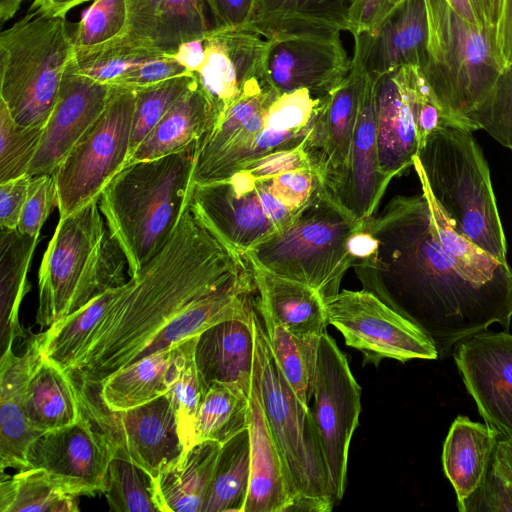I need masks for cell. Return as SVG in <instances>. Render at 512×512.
I'll use <instances>...</instances> for the list:
<instances>
[{"instance_id": "34", "label": "cell", "mask_w": 512, "mask_h": 512, "mask_svg": "<svg viewBox=\"0 0 512 512\" xmlns=\"http://www.w3.org/2000/svg\"><path fill=\"white\" fill-rule=\"evenodd\" d=\"M26 410L32 427L40 435L74 424L81 418L72 380L43 351L27 384Z\"/></svg>"}, {"instance_id": "59", "label": "cell", "mask_w": 512, "mask_h": 512, "mask_svg": "<svg viewBox=\"0 0 512 512\" xmlns=\"http://www.w3.org/2000/svg\"><path fill=\"white\" fill-rule=\"evenodd\" d=\"M492 463L512 483V439H498Z\"/></svg>"}, {"instance_id": "32", "label": "cell", "mask_w": 512, "mask_h": 512, "mask_svg": "<svg viewBox=\"0 0 512 512\" xmlns=\"http://www.w3.org/2000/svg\"><path fill=\"white\" fill-rule=\"evenodd\" d=\"M497 434L486 424L458 416L446 436L442 463L457 496V506L483 484L489 470Z\"/></svg>"}, {"instance_id": "35", "label": "cell", "mask_w": 512, "mask_h": 512, "mask_svg": "<svg viewBox=\"0 0 512 512\" xmlns=\"http://www.w3.org/2000/svg\"><path fill=\"white\" fill-rule=\"evenodd\" d=\"M171 363L172 347L115 371L92 387L111 410L136 408L168 393Z\"/></svg>"}, {"instance_id": "48", "label": "cell", "mask_w": 512, "mask_h": 512, "mask_svg": "<svg viewBox=\"0 0 512 512\" xmlns=\"http://www.w3.org/2000/svg\"><path fill=\"white\" fill-rule=\"evenodd\" d=\"M57 205L58 194L54 174L30 177L17 230L23 235L39 238L44 223Z\"/></svg>"}, {"instance_id": "33", "label": "cell", "mask_w": 512, "mask_h": 512, "mask_svg": "<svg viewBox=\"0 0 512 512\" xmlns=\"http://www.w3.org/2000/svg\"><path fill=\"white\" fill-rule=\"evenodd\" d=\"M39 238L18 230L0 233V350L13 348L25 336L19 321V309L30 290L27 275Z\"/></svg>"}, {"instance_id": "36", "label": "cell", "mask_w": 512, "mask_h": 512, "mask_svg": "<svg viewBox=\"0 0 512 512\" xmlns=\"http://www.w3.org/2000/svg\"><path fill=\"white\" fill-rule=\"evenodd\" d=\"M123 286L110 289L40 333L42 351L65 372L71 371Z\"/></svg>"}, {"instance_id": "27", "label": "cell", "mask_w": 512, "mask_h": 512, "mask_svg": "<svg viewBox=\"0 0 512 512\" xmlns=\"http://www.w3.org/2000/svg\"><path fill=\"white\" fill-rule=\"evenodd\" d=\"M363 39L366 68L373 77L405 66L423 67L427 57L428 19L424 0H408Z\"/></svg>"}, {"instance_id": "10", "label": "cell", "mask_w": 512, "mask_h": 512, "mask_svg": "<svg viewBox=\"0 0 512 512\" xmlns=\"http://www.w3.org/2000/svg\"><path fill=\"white\" fill-rule=\"evenodd\" d=\"M190 207L214 236L242 256L282 232L299 210L286 207L272 194L270 178L257 179L245 170L195 183Z\"/></svg>"}, {"instance_id": "58", "label": "cell", "mask_w": 512, "mask_h": 512, "mask_svg": "<svg viewBox=\"0 0 512 512\" xmlns=\"http://www.w3.org/2000/svg\"><path fill=\"white\" fill-rule=\"evenodd\" d=\"M171 57L193 75L205 59V38L181 43Z\"/></svg>"}, {"instance_id": "5", "label": "cell", "mask_w": 512, "mask_h": 512, "mask_svg": "<svg viewBox=\"0 0 512 512\" xmlns=\"http://www.w3.org/2000/svg\"><path fill=\"white\" fill-rule=\"evenodd\" d=\"M413 167L458 234L496 260L507 263L506 239L490 171L472 132L442 127L418 150Z\"/></svg>"}, {"instance_id": "52", "label": "cell", "mask_w": 512, "mask_h": 512, "mask_svg": "<svg viewBox=\"0 0 512 512\" xmlns=\"http://www.w3.org/2000/svg\"><path fill=\"white\" fill-rule=\"evenodd\" d=\"M192 75L171 57H163L142 63L109 86L138 91L171 78Z\"/></svg>"}, {"instance_id": "3", "label": "cell", "mask_w": 512, "mask_h": 512, "mask_svg": "<svg viewBox=\"0 0 512 512\" xmlns=\"http://www.w3.org/2000/svg\"><path fill=\"white\" fill-rule=\"evenodd\" d=\"M198 143L125 165L105 186L99 208L136 275L170 240L193 187Z\"/></svg>"}, {"instance_id": "60", "label": "cell", "mask_w": 512, "mask_h": 512, "mask_svg": "<svg viewBox=\"0 0 512 512\" xmlns=\"http://www.w3.org/2000/svg\"><path fill=\"white\" fill-rule=\"evenodd\" d=\"M473 1L478 9V12H479L481 18H482L484 27L494 43L501 0H473Z\"/></svg>"}, {"instance_id": "44", "label": "cell", "mask_w": 512, "mask_h": 512, "mask_svg": "<svg viewBox=\"0 0 512 512\" xmlns=\"http://www.w3.org/2000/svg\"><path fill=\"white\" fill-rule=\"evenodd\" d=\"M43 130L44 126L16 122L0 100V183L28 174Z\"/></svg>"}, {"instance_id": "39", "label": "cell", "mask_w": 512, "mask_h": 512, "mask_svg": "<svg viewBox=\"0 0 512 512\" xmlns=\"http://www.w3.org/2000/svg\"><path fill=\"white\" fill-rule=\"evenodd\" d=\"M78 498L63 490L42 468L18 470L12 476L1 473V512H77Z\"/></svg>"}, {"instance_id": "28", "label": "cell", "mask_w": 512, "mask_h": 512, "mask_svg": "<svg viewBox=\"0 0 512 512\" xmlns=\"http://www.w3.org/2000/svg\"><path fill=\"white\" fill-rule=\"evenodd\" d=\"M128 31L172 53L213 28L205 0H126Z\"/></svg>"}, {"instance_id": "45", "label": "cell", "mask_w": 512, "mask_h": 512, "mask_svg": "<svg viewBox=\"0 0 512 512\" xmlns=\"http://www.w3.org/2000/svg\"><path fill=\"white\" fill-rule=\"evenodd\" d=\"M193 79V75H182L135 92L129 159Z\"/></svg>"}, {"instance_id": "46", "label": "cell", "mask_w": 512, "mask_h": 512, "mask_svg": "<svg viewBox=\"0 0 512 512\" xmlns=\"http://www.w3.org/2000/svg\"><path fill=\"white\" fill-rule=\"evenodd\" d=\"M127 32L126 0H94L71 33L74 51L98 47Z\"/></svg>"}, {"instance_id": "21", "label": "cell", "mask_w": 512, "mask_h": 512, "mask_svg": "<svg viewBox=\"0 0 512 512\" xmlns=\"http://www.w3.org/2000/svg\"><path fill=\"white\" fill-rule=\"evenodd\" d=\"M405 66L375 78V112L380 168L390 179L401 175L418 153L412 74Z\"/></svg>"}, {"instance_id": "14", "label": "cell", "mask_w": 512, "mask_h": 512, "mask_svg": "<svg viewBox=\"0 0 512 512\" xmlns=\"http://www.w3.org/2000/svg\"><path fill=\"white\" fill-rule=\"evenodd\" d=\"M325 303L328 325L343 335L347 346L362 352L363 365L377 367L384 358L406 362L439 357L415 324L368 291L342 290Z\"/></svg>"}, {"instance_id": "7", "label": "cell", "mask_w": 512, "mask_h": 512, "mask_svg": "<svg viewBox=\"0 0 512 512\" xmlns=\"http://www.w3.org/2000/svg\"><path fill=\"white\" fill-rule=\"evenodd\" d=\"M74 57L65 16L30 8L0 34V100L22 125L45 126Z\"/></svg>"}, {"instance_id": "53", "label": "cell", "mask_w": 512, "mask_h": 512, "mask_svg": "<svg viewBox=\"0 0 512 512\" xmlns=\"http://www.w3.org/2000/svg\"><path fill=\"white\" fill-rule=\"evenodd\" d=\"M304 141L294 148L275 151L253 159L240 170H245L257 179H269L289 171L311 169Z\"/></svg>"}, {"instance_id": "49", "label": "cell", "mask_w": 512, "mask_h": 512, "mask_svg": "<svg viewBox=\"0 0 512 512\" xmlns=\"http://www.w3.org/2000/svg\"><path fill=\"white\" fill-rule=\"evenodd\" d=\"M412 92L419 149L434 131L447 126L460 128L444 113L419 66L413 67Z\"/></svg>"}, {"instance_id": "57", "label": "cell", "mask_w": 512, "mask_h": 512, "mask_svg": "<svg viewBox=\"0 0 512 512\" xmlns=\"http://www.w3.org/2000/svg\"><path fill=\"white\" fill-rule=\"evenodd\" d=\"M495 50L504 69L512 64V0H501L496 26Z\"/></svg>"}, {"instance_id": "30", "label": "cell", "mask_w": 512, "mask_h": 512, "mask_svg": "<svg viewBox=\"0 0 512 512\" xmlns=\"http://www.w3.org/2000/svg\"><path fill=\"white\" fill-rule=\"evenodd\" d=\"M217 120L206 93L193 79L167 113L141 142L128 163L180 152L199 143Z\"/></svg>"}, {"instance_id": "9", "label": "cell", "mask_w": 512, "mask_h": 512, "mask_svg": "<svg viewBox=\"0 0 512 512\" xmlns=\"http://www.w3.org/2000/svg\"><path fill=\"white\" fill-rule=\"evenodd\" d=\"M254 371L265 417L287 468L296 503L293 511L329 512L334 507L308 411L277 367L264 324L253 315Z\"/></svg>"}, {"instance_id": "55", "label": "cell", "mask_w": 512, "mask_h": 512, "mask_svg": "<svg viewBox=\"0 0 512 512\" xmlns=\"http://www.w3.org/2000/svg\"><path fill=\"white\" fill-rule=\"evenodd\" d=\"M213 28L248 29L257 0H205Z\"/></svg>"}, {"instance_id": "1", "label": "cell", "mask_w": 512, "mask_h": 512, "mask_svg": "<svg viewBox=\"0 0 512 512\" xmlns=\"http://www.w3.org/2000/svg\"><path fill=\"white\" fill-rule=\"evenodd\" d=\"M363 290L415 324L439 356L461 341L512 319V269L481 268L440 239L425 195L393 197L350 239Z\"/></svg>"}, {"instance_id": "54", "label": "cell", "mask_w": 512, "mask_h": 512, "mask_svg": "<svg viewBox=\"0 0 512 512\" xmlns=\"http://www.w3.org/2000/svg\"><path fill=\"white\" fill-rule=\"evenodd\" d=\"M408 0H353L348 32L352 36L373 33L398 8Z\"/></svg>"}, {"instance_id": "11", "label": "cell", "mask_w": 512, "mask_h": 512, "mask_svg": "<svg viewBox=\"0 0 512 512\" xmlns=\"http://www.w3.org/2000/svg\"><path fill=\"white\" fill-rule=\"evenodd\" d=\"M136 93L111 86L108 102L53 172L59 217L98 198L128 163Z\"/></svg>"}, {"instance_id": "62", "label": "cell", "mask_w": 512, "mask_h": 512, "mask_svg": "<svg viewBox=\"0 0 512 512\" xmlns=\"http://www.w3.org/2000/svg\"><path fill=\"white\" fill-rule=\"evenodd\" d=\"M454 11L468 22L485 29L482 18L473 0H445ZM486 30V29H485ZM487 32V31H486Z\"/></svg>"}, {"instance_id": "47", "label": "cell", "mask_w": 512, "mask_h": 512, "mask_svg": "<svg viewBox=\"0 0 512 512\" xmlns=\"http://www.w3.org/2000/svg\"><path fill=\"white\" fill-rule=\"evenodd\" d=\"M464 117L512 152V64L501 71L484 100Z\"/></svg>"}, {"instance_id": "43", "label": "cell", "mask_w": 512, "mask_h": 512, "mask_svg": "<svg viewBox=\"0 0 512 512\" xmlns=\"http://www.w3.org/2000/svg\"><path fill=\"white\" fill-rule=\"evenodd\" d=\"M103 494L111 511L160 512L153 478L127 459L112 457Z\"/></svg>"}, {"instance_id": "23", "label": "cell", "mask_w": 512, "mask_h": 512, "mask_svg": "<svg viewBox=\"0 0 512 512\" xmlns=\"http://www.w3.org/2000/svg\"><path fill=\"white\" fill-rule=\"evenodd\" d=\"M42 355L40 333L16 355L8 348L0 357V471L28 468L27 453L41 436L31 425L26 410V389Z\"/></svg>"}, {"instance_id": "29", "label": "cell", "mask_w": 512, "mask_h": 512, "mask_svg": "<svg viewBox=\"0 0 512 512\" xmlns=\"http://www.w3.org/2000/svg\"><path fill=\"white\" fill-rule=\"evenodd\" d=\"M353 0H257L249 27L266 40L348 31Z\"/></svg>"}, {"instance_id": "22", "label": "cell", "mask_w": 512, "mask_h": 512, "mask_svg": "<svg viewBox=\"0 0 512 512\" xmlns=\"http://www.w3.org/2000/svg\"><path fill=\"white\" fill-rule=\"evenodd\" d=\"M391 180L380 168L375 78L368 72L360 95L348 170L336 201L354 218L364 221L374 215Z\"/></svg>"}, {"instance_id": "8", "label": "cell", "mask_w": 512, "mask_h": 512, "mask_svg": "<svg viewBox=\"0 0 512 512\" xmlns=\"http://www.w3.org/2000/svg\"><path fill=\"white\" fill-rule=\"evenodd\" d=\"M424 1L428 44L421 69L444 113L474 132L477 128L464 116L484 100L503 70L494 43L445 0Z\"/></svg>"}, {"instance_id": "15", "label": "cell", "mask_w": 512, "mask_h": 512, "mask_svg": "<svg viewBox=\"0 0 512 512\" xmlns=\"http://www.w3.org/2000/svg\"><path fill=\"white\" fill-rule=\"evenodd\" d=\"M353 38L350 71L323 97L304 141L312 171L335 200L346 178L360 95L368 73L362 36Z\"/></svg>"}, {"instance_id": "40", "label": "cell", "mask_w": 512, "mask_h": 512, "mask_svg": "<svg viewBox=\"0 0 512 512\" xmlns=\"http://www.w3.org/2000/svg\"><path fill=\"white\" fill-rule=\"evenodd\" d=\"M263 324L277 367L308 411L314 392L321 337L299 336L279 324Z\"/></svg>"}, {"instance_id": "38", "label": "cell", "mask_w": 512, "mask_h": 512, "mask_svg": "<svg viewBox=\"0 0 512 512\" xmlns=\"http://www.w3.org/2000/svg\"><path fill=\"white\" fill-rule=\"evenodd\" d=\"M250 480L248 429L221 445L202 512H243Z\"/></svg>"}, {"instance_id": "24", "label": "cell", "mask_w": 512, "mask_h": 512, "mask_svg": "<svg viewBox=\"0 0 512 512\" xmlns=\"http://www.w3.org/2000/svg\"><path fill=\"white\" fill-rule=\"evenodd\" d=\"M250 480L243 512L293 511L296 495L268 426L253 369L249 396Z\"/></svg>"}, {"instance_id": "19", "label": "cell", "mask_w": 512, "mask_h": 512, "mask_svg": "<svg viewBox=\"0 0 512 512\" xmlns=\"http://www.w3.org/2000/svg\"><path fill=\"white\" fill-rule=\"evenodd\" d=\"M266 46V39L248 29L212 28L207 33L205 59L193 76L212 102L217 119L250 81L264 75Z\"/></svg>"}, {"instance_id": "51", "label": "cell", "mask_w": 512, "mask_h": 512, "mask_svg": "<svg viewBox=\"0 0 512 512\" xmlns=\"http://www.w3.org/2000/svg\"><path fill=\"white\" fill-rule=\"evenodd\" d=\"M319 183L311 169H300L270 178V189L282 204L298 210L306 204Z\"/></svg>"}, {"instance_id": "31", "label": "cell", "mask_w": 512, "mask_h": 512, "mask_svg": "<svg viewBox=\"0 0 512 512\" xmlns=\"http://www.w3.org/2000/svg\"><path fill=\"white\" fill-rule=\"evenodd\" d=\"M221 445L197 442L153 479L160 512H202Z\"/></svg>"}, {"instance_id": "37", "label": "cell", "mask_w": 512, "mask_h": 512, "mask_svg": "<svg viewBox=\"0 0 512 512\" xmlns=\"http://www.w3.org/2000/svg\"><path fill=\"white\" fill-rule=\"evenodd\" d=\"M163 57L171 54L128 31L98 47L74 51L70 66L78 74L111 85L142 63Z\"/></svg>"}, {"instance_id": "26", "label": "cell", "mask_w": 512, "mask_h": 512, "mask_svg": "<svg viewBox=\"0 0 512 512\" xmlns=\"http://www.w3.org/2000/svg\"><path fill=\"white\" fill-rule=\"evenodd\" d=\"M254 358L253 317L222 321L198 335L195 362L206 391L213 383H224L250 395Z\"/></svg>"}, {"instance_id": "50", "label": "cell", "mask_w": 512, "mask_h": 512, "mask_svg": "<svg viewBox=\"0 0 512 512\" xmlns=\"http://www.w3.org/2000/svg\"><path fill=\"white\" fill-rule=\"evenodd\" d=\"M461 512H512V483L492 461L480 488L458 505Z\"/></svg>"}, {"instance_id": "18", "label": "cell", "mask_w": 512, "mask_h": 512, "mask_svg": "<svg viewBox=\"0 0 512 512\" xmlns=\"http://www.w3.org/2000/svg\"><path fill=\"white\" fill-rule=\"evenodd\" d=\"M264 77L279 94L307 89L324 97L348 74V57L340 37L311 34L266 40Z\"/></svg>"}, {"instance_id": "20", "label": "cell", "mask_w": 512, "mask_h": 512, "mask_svg": "<svg viewBox=\"0 0 512 512\" xmlns=\"http://www.w3.org/2000/svg\"><path fill=\"white\" fill-rule=\"evenodd\" d=\"M110 94L111 86L76 73L69 63L27 175L53 173L99 117Z\"/></svg>"}, {"instance_id": "17", "label": "cell", "mask_w": 512, "mask_h": 512, "mask_svg": "<svg viewBox=\"0 0 512 512\" xmlns=\"http://www.w3.org/2000/svg\"><path fill=\"white\" fill-rule=\"evenodd\" d=\"M111 459L101 434L82 413L74 424L39 436L27 453L28 468L46 470L63 490L76 496L104 492Z\"/></svg>"}, {"instance_id": "56", "label": "cell", "mask_w": 512, "mask_h": 512, "mask_svg": "<svg viewBox=\"0 0 512 512\" xmlns=\"http://www.w3.org/2000/svg\"><path fill=\"white\" fill-rule=\"evenodd\" d=\"M30 176L0 183V228L17 230L26 199Z\"/></svg>"}, {"instance_id": "25", "label": "cell", "mask_w": 512, "mask_h": 512, "mask_svg": "<svg viewBox=\"0 0 512 512\" xmlns=\"http://www.w3.org/2000/svg\"><path fill=\"white\" fill-rule=\"evenodd\" d=\"M245 258V257H244ZM249 263L263 323H275L299 336L321 337L328 325L326 303L313 287Z\"/></svg>"}, {"instance_id": "2", "label": "cell", "mask_w": 512, "mask_h": 512, "mask_svg": "<svg viewBox=\"0 0 512 512\" xmlns=\"http://www.w3.org/2000/svg\"><path fill=\"white\" fill-rule=\"evenodd\" d=\"M191 200V199H190ZM249 269L186 207L167 244L130 277L74 368L75 381L99 385L138 354L193 301Z\"/></svg>"}, {"instance_id": "12", "label": "cell", "mask_w": 512, "mask_h": 512, "mask_svg": "<svg viewBox=\"0 0 512 512\" xmlns=\"http://www.w3.org/2000/svg\"><path fill=\"white\" fill-rule=\"evenodd\" d=\"M313 404L308 419L322 460L330 497L342 500L347 484L348 453L361 411V388L346 356L325 331L319 342Z\"/></svg>"}, {"instance_id": "4", "label": "cell", "mask_w": 512, "mask_h": 512, "mask_svg": "<svg viewBox=\"0 0 512 512\" xmlns=\"http://www.w3.org/2000/svg\"><path fill=\"white\" fill-rule=\"evenodd\" d=\"M126 265L100 211L99 197L60 218L38 271L36 324L47 329L98 295L124 285Z\"/></svg>"}, {"instance_id": "6", "label": "cell", "mask_w": 512, "mask_h": 512, "mask_svg": "<svg viewBox=\"0 0 512 512\" xmlns=\"http://www.w3.org/2000/svg\"><path fill=\"white\" fill-rule=\"evenodd\" d=\"M319 183L282 232L243 254L262 267L316 289L325 301L352 268L350 239L361 226Z\"/></svg>"}, {"instance_id": "61", "label": "cell", "mask_w": 512, "mask_h": 512, "mask_svg": "<svg viewBox=\"0 0 512 512\" xmlns=\"http://www.w3.org/2000/svg\"><path fill=\"white\" fill-rule=\"evenodd\" d=\"M82 4V0H34L30 8L52 16H65L72 8Z\"/></svg>"}, {"instance_id": "42", "label": "cell", "mask_w": 512, "mask_h": 512, "mask_svg": "<svg viewBox=\"0 0 512 512\" xmlns=\"http://www.w3.org/2000/svg\"><path fill=\"white\" fill-rule=\"evenodd\" d=\"M197 338L198 335L190 337L172 347L169 371L167 396L177 414L185 451L194 444L195 420L206 393L195 362Z\"/></svg>"}, {"instance_id": "13", "label": "cell", "mask_w": 512, "mask_h": 512, "mask_svg": "<svg viewBox=\"0 0 512 512\" xmlns=\"http://www.w3.org/2000/svg\"><path fill=\"white\" fill-rule=\"evenodd\" d=\"M71 380L81 413L101 434L112 457L130 460L154 479L185 451L167 394L136 408L115 411L105 406L94 387Z\"/></svg>"}, {"instance_id": "63", "label": "cell", "mask_w": 512, "mask_h": 512, "mask_svg": "<svg viewBox=\"0 0 512 512\" xmlns=\"http://www.w3.org/2000/svg\"><path fill=\"white\" fill-rule=\"evenodd\" d=\"M24 0H0V22L4 24L6 21L14 17Z\"/></svg>"}, {"instance_id": "41", "label": "cell", "mask_w": 512, "mask_h": 512, "mask_svg": "<svg viewBox=\"0 0 512 512\" xmlns=\"http://www.w3.org/2000/svg\"><path fill=\"white\" fill-rule=\"evenodd\" d=\"M249 396L237 386L211 384L196 416L194 444L208 440L223 444L248 429Z\"/></svg>"}, {"instance_id": "64", "label": "cell", "mask_w": 512, "mask_h": 512, "mask_svg": "<svg viewBox=\"0 0 512 512\" xmlns=\"http://www.w3.org/2000/svg\"><path fill=\"white\" fill-rule=\"evenodd\" d=\"M88 1H91V0H82V3H85V2H88ZM94 1V0H92Z\"/></svg>"}, {"instance_id": "16", "label": "cell", "mask_w": 512, "mask_h": 512, "mask_svg": "<svg viewBox=\"0 0 512 512\" xmlns=\"http://www.w3.org/2000/svg\"><path fill=\"white\" fill-rule=\"evenodd\" d=\"M454 360L485 424L512 439V335L479 332L455 346Z\"/></svg>"}]
</instances>
